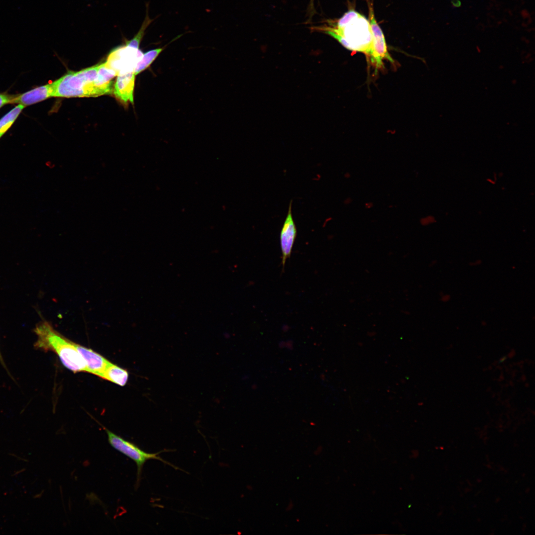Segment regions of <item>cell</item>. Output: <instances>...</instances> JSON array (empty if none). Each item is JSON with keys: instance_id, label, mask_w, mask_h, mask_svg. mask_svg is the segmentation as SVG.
<instances>
[{"instance_id": "obj_1", "label": "cell", "mask_w": 535, "mask_h": 535, "mask_svg": "<svg viewBox=\"0 0 535 535\" xmlns=\"http://www.w3.org/2000/svg\"><path fill=\"white\" fill-rule=\"evenodd\" d=\"M316 29L332 37L347 49L362 53L368 60L370 58L373 44L371 25L369 19L360 13L349 10L331 26Z\"/></svg>"}, {"instance_id": "obj_2", "label": "cell", "mask_w": 535, "mask_h": 535, "mask_svg": "<svg viewBox=\"0 0 535 535\" xmlns=\"http://www.w3.org/2000/svg\"><path fill=\"white\" fill-rule=\"evenodd\" d=\"M37 336L36 349L52 351L56 354L62 364L74 373L87 372L85 363L78 352L75 343L55 330L47 321L39 322L34 329Z\"/></svg>"}, {"instance_id": "obj_3", "label": "cell", "mask_w": 535, "mask_h": 535, "mask_svg": "<svg viewBox=\"0 0 535 535\" xmlns=\"http://www.w3.org/2000/svg\"><path fill=\"white\" fill-rule=\"evenodd\" d=\"M99 65L77 72L70 71L53 82V97H95L94 82Z\"/></svg>"}, {"instance_id": "obj_4", "label": "cell", "mask_w": 535, "mask_h": 535, "mask_svg": "<svg viewBox=\"0 0 535 535\" xmlns=\"http://www.w3.org/2000/svg\"><path fill=\"white\" fill-rule=\"evenodd\" d=\"M107 436L109 444L115 450L133 460L137 466V484H139L145 463L151 459H156L178 469V467L163 460L159 454L161 452L155 453L146 452L140 449L135 444L127 441L104 427Z\"/></svg>"}, {"instance_id": "obj_5", "label": "cell", "mask_w": 535, "mask_h": 535, "mask_svg": "<svg viewBox=\"0 0 535 535\" xmlns=\"http://www.w3.org/2000/svg\"><path fill=\"white\" fill-rule=\"evenodd\" d=\"M369 20L371 27L373 44L372 54L368 61L374 68L376 73L378 69L384 68L383 60L386 59L391 63H393L394 60L388 52L383 32L375 20L372 4L369 6Z\"/></svg>"}, {"instance_id": "obj_6", "label": "cell", "mask_w": 535, "mask_h": 535, "mask_svg": "<svg viewBox=\"0 0 535 535\" xmlns=\"http://www.w3.org/2000/svg\"><path fill=\"white\" fill-rule=\"evenodd\" d=\"M296 236L297 228L292 214V201H291L280 234L283 267L284 266L287 259L291 255Z\"/></svg>"}, {"instance_id": "obj_7", "label": "cell", "mask_w": 535, "mask_h": 535, "mask_svg": "<svg viewBox=\"0 0 535 535\" xmlns=\"http://www.w3.org/2000/svg\"><path fill=\"white\" fill-rule=\"evenodd\" d=\"M117 75L116 71L106 62L99 64L94 82L95 97L111 94L113 79Z\"/></svg>"}, {"instance_id": "obj_8", "label": "cell", "mask_w": 535, "mask_h": 535, "mask_svg": "<svg viewBox=\"0 0 535 535\" xmlns=\"http://www.w3.org/2000/svg\"><path fill=\"white\" fill-rule=\"evenodd\" d=\"M75 346L85 363L87 373L101 377L104 370L110 362L90 349L75 343Z\"/></svg>"}, {"instance_id": "obj_9", "label": "cell", "mask_w": 535, "mask_h": 535, "mask_svg": "<svg viewBox=\"0 0 535 535\" xmlns=\"http://www.w3.org/2000/svg\"><path fill=\"white\" fill-rule=\"evenodd\" d=\"M135 74L129 71L117 76L114 85L113 94L122 103L133 104V91L135 86Z\"/></svg>"}, {"instance_id": "obj_10", "label": "cell", "mask_w": 535, "mask_h": 535, "mask_svg": "<svg viewBox=\"0 0 535 535\" xmlns=\"http://www.w3.org/2000/svg\"><path fill=\"white\" fill-rule=\"evenodd\" d=\"M53 84L51 83L15 96L10 103H18L24 107L29 106L53 97Z\"/></svg>"}, {"instance_id": "obj_11", "label": "cell", "mask_w": 535, "mask_h": 535, "mask_svg": "<svg viewBox=\"0 0 535 535\" xmlns=\"http://www.w3.org/2000/svg\"><path fill=\"white\" fill-rule=\"evenodd\" d=\"M128 376V373L126 370L109 362L101 378L123 386L127 383Z\"/></svg>"}, {"instance_id": "obj_12", "label": "cell", "mask_w": 535, "mask_h": 535, "mask_svg": "<svg viewBox=\"0 0 535 535\" xmlns=\"http://www.w3.org/2000/svg\"><path fill=\"white\" fill-rule=\"evenodd\" d=\"M165 46L155 49L143 54L142 58L138 61L134 69L135 75L148 68L159 55L164 49Z\"/></svg>"}, {"instance_id": "obj_13", "label": "cell", "mask_w": 535, "mask_h": 535, "mask_svg": "<svg viewBox=\"0 0 535 535\" xmlns=\"http://www.w3.org/2000/svg\"><path fill=\"white\" fill-rule=\"evenodd\" d=\"M24 107L19 104L0 119V138L10 128Z\"/></svg>"}, {"instance_id": "obj_14", "label": "cell", "mask_w": 535, "mask_h": 535, "mask_svg": "<svg viewBox=\"0 0 535 535\" xmlns=\"http://www.w3.org/2000/svg\"><path fill=\"white\" fill-rule=\"evenodd\" d=\"M146 10V15L145 18L139 31L132 39L129 41H126V46L135 49H139L140 44L145 35L146 30L154 20V19H151L149 16L148 4Z\"/></svg>"}, {"instance_id": "obj_15", "label": "cell", "mask_w": 535, "mask_h": 535, "mask_svg": "<svg viewBox=\"0 0 535 535\" xmlns=\"http://www.w3.org/2000/svg\"><path fill=\"white\" fill-rule=\"evenodd\" d=\"M15 96L0 94V108L6 104L10 103Z\"/></svg>"}, {"instance_id": "obj_16", "label": "cell", "mask_w": 535, "mask_h": 535, "mask_svg": "<svg viewBox=\"0 0 535 535\" xmlns=\"http://www.w3.org/2000/svg\"><path fill=\"white\" fill-rule=\"evenodd\" d=\"M293 504L292 502L291 501H290V502L288 503L286 508V510L287 511H290L293 508Z\"/></svg>"}, {"instance_id": "obj_17", "label": "cell", "mask_w": 535, "mask_h": 535, "mask_svg": "<svg viewBox=\"0 0 535 535\" xmlns=\"http://www.w3.org/2000/svg\"><path fill=\"white\" fill-rule=\"evenodd\" d=\"M321 450H322V447L321 446H319L317 448V449L315 451L314 454L316 455H319L321 452Z\"/></svg>"}, {"instance_id": "obj_18", "label": "cell", "mask_w": 535, "mask_h": 535, "mask_svg": "<svg viewBox=\"0 0 535 535\" xmlns=\"http://www.w3.org/2000/svg\"><path fill=\"white\" fill-rule=\"evenodd\" d=\"M0 362L1 364L3 365V366L6 370V366L5 365L4 363V361H3V359H2V356L1 355L0 352Z\"/></svg>"}, {"instance_id": "obj_19", "label": "cell", "mask_w": 535, "mask_h": 535, "mask_svg": "<svg viewBox=\"0 0 535 535\" xmlns=\"http://www.w3.org/2000/svg\"><path fill=\"white\" fill-rule=\"evenodd\" d=\"M314 2V0H310V9H313L314 8V7H313Z\"/></svg>"}, {"instance_id": "obj_20", "label": "cell", "mask_w": 535, "mask_h": 535, "mask_svg": "<svg viewBox=\"0 0 535 535\" xmlns=\"http://www.w3.org/2000/svg\"><path fill=\"white\" fill-rule=\"evenodd\" d=\"M506 359V357L504 356L501 359L499 360V363H502Z\"/></svg>"}]
</instances>
